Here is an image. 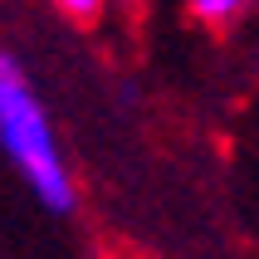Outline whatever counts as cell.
<instances>
[{"label": "cell", "instance_id": "3", "mask_svg": "<svg viewBox=\"0 0 259 259\" xmlns=\"http://www.w3.org/2000/svg\"><path fill=\"white\" fill-rule=\"evenodd\" d=\"M49 5H54L64 20H73V25H93V20L103 15V5H108V0H49Z\"/></svg>", "mask_w": 259, "mask_h": 259}, {"label": "cell", "instance_id": "2", "mask_svg": "<svg viewBox=\"0 0 259 259\" xmlns=\"http://www.w3.org/2000/svg\"><path fill=\"white\" fill-rule=\"evenodd\" d=\"M245 10H249V0H191V20L205 29H230Z\"/></svg>", "mask_w": 259, "mask_h": 259}, {"label": "cell", "instance_id": "1", "mask_svg": "<svg viewBox=\"0 0 259 259\" xmlns=\"http://www.w3.org/2000/svg\"><path fill=\"white\" fill-rule=\"evenodd\" d=\"M0 152L49 215L78 210V181H73V166L59 147L54 117L15 54H0Z\"/></svg>", "mask_w": 259, "mask_h": 259}]
</instances>
